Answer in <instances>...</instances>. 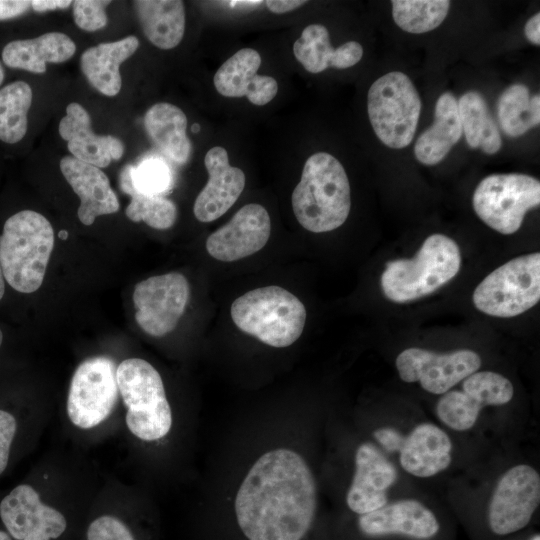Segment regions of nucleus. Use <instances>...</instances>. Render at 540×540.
<instances>
[{"mask_svg":"<svg viewBox=\"0 0 540 540\" xmlns=\"http://www.w3.org/2000/svg\"><path fill=\"white\" fill-rule=\"evenodd\" d=\"M317 507V488L306 461L278 448L251 466L235 497L237 523L248 540H302Z\"/></svg>","mask_w":540,"mask_h":540,"instance_id":"nucleus-1","label":"nucleus"},{"mask_svg":"<svg viewBox=\"0 0 540 540\" xmlns=\"http://www.w3.org/2000/svg\"><path fill=\"white\" fill-rule=\"evenodd\" d=\"M291 203L297 221L310 232L342 226L351 209L350 184L342 164L326 152L308 157Z\"/></svg>","mask_w":540,"mask_h":540,"instance_id":"nucleus-2","label":"nucleus"},{"mask_svg":"<svg viewBox=\"0 0 540 540\" xmlns=\"http://www.w3.org/2000/svg\"><path fill=\"white\" fill-rule=\"evenodd\" d=\"M53 247V228L42 214L15 213L6 220L0 236L4 279L18 292H35L42 285Z\"/></svg>","mask_w":540,"mask_h":540,"instance_id":"nucleus-3","label":"nucleus"},{"mask_svg":"<svg viewBox=\"0 0 540 540\" xmlns=\"http://www.w3.org/2000/svg\"><path fill=\"white\" fill-rule=\"evenodd\" d=\"M461 262L460 249L453 239L430 235L413 258L386 263L381 275L383 294L395 303L429 295L458 274Z\"/></svg>","mask_w":540,"mask_h":540,"instance_id":"nucleus-4","label":"nucleus"},{"mask_svg":"<svg viewBox=\"0 0 540 540\" xmlns=\"http://www.w3.org/2000/svg\"><path fill=\"white\" fill-rule=\"evenodd\" d=\"M230 314L237 328L275 348L292 345L306 322L303 303L276 285L244 293L232 303Z\"/></svg>","mask_w":540,"mask_h":540,"instance_id":"nucleus-5","label":"nucleus"},{"mask_svg":"<svg viewBox=\"0 0 540 540\" xmlns=\"http://www.w3.org/2000/svg\"><path fill=\"white\" fill-rule=\"evenodd\" d=\"M116 381L127 407L125 420L130 432L144 441L166 436L172 412L158 371L143 359L129 358L118 365Z\"/></svg>","mask_w":540,"mask_h":540,"instance_id":"nucleus-6","label":"nucleus"},{"mask_svg":"<svg viewBox=\"0 0 540 540\" xmlns=\"http://www.w3.org/2000/svg\"><path fill=\"white\" fill-rule=\"evenodd\" d=\"M422 102L410 78L399 71L378 78L367 94V112L379 140L393 149L413 140Z\"/></svg>","mask_w":540,"mask_h":540,"instance_id":"nucleus-7","label":"nucleus"},{"mask_svg":"<svg viewBox=\"0 0 540 540\" xmlns=\"http://www.w3.org/2000/svg\"><path fill=\"white\" fill-rule=\"evenodd\" d=\"M540 299V253L516 257L487 275L472 300L481 312L501 318L520 315Z\"/></svg>","mask_w":540,"mask_h":540,"instance_id":"nucleus-8","label":"nucleus"},{"mask_svg":"<svg viewBox=\"0 0 540 540\" xmlns=\"http://www.w3.org/2000/svg\"><path fill=\"white\" fill-rule=\"evenodd\" d=\"M472 204L478 217L493 230L517 232L525 214L540 204V182L527 174H491L477 185Z\"/></svg>","mask_w":540,"mask_h":540,"instance_id":"nucleus-9","label":"nucleus"},{"mask_svg":"<svg viewBox=\"0 0 540 540\" xmlns=\"http://www.w3.org/2000/svg\"><path fill=\"white\" fill-rule=\"evenodd\" d=\"M114 362L105 356L84 360L71 379L67 414L71 422L90 429L109 417L118 398Z\"/></svg>","mask_w":540,"mask_h":540,"instance_id":"nucleus-10","label":"nucleus"},{"mask_svg":"<svg viewBox=\"0 0 540 540\" xmlns=\"http://www.w3.org/2000/svg\"><path fill=\"white\" fill-rule=\"evenodd\" d=\"M540 502L539 473L527 464L508 469L490 498L487 518L491 531L508 535L523 529Z\"/></svg>","mask_w":540,"mask_h":540,"instance_id":"nucleus-11","label":"nucleus"},{"mask_svg":"<svg viewBox=\"0 0 540 540\" xmlns=\"http://www.w3.org/2000/svg\"><path fill=\"white\" fill-rule=\"evenodd\" d=\"M190 296L184 275L170 272L139 282L133 292L135 319L153 337L173 331L182 317Z\"/></svg>","mask_w":540,"mask_h":540,"instance_id":"nucleus-12","label":"nucleus"},{"mask_svg":"<svg viewBox=\"0 0 540 540\" xmlns=\"http://www.w3.org/2000/svg\"><path fill=\"white\" fill-rule=\"evenodd\" d=\"M514 388L509 379L492 371H476L462 380L460 390H449L437 402L438 418L455 431L472 428L483 407L511 401Z\"/></svg>","mask_w":540,"mask_h":540,"instance_id":"nucleus-13","label":"nucleus"},{"mask_svg":"<svg viewBox=\"0 0 540 540\" xmlns=\"http://www.w3.org/2000/svg\"><path fill=\"white\" fill-rule=\"evenodd\" d=\"M395 364L403 381L419 382L425 391L443 395L478 371L481 358L475 351L468 349L435 353L413 347L403 350L397 356Z\"/></svg>","mask_w":540,"mask_h":540,"instance_id":"nucleus-14","label":"nucleus"},{"mask_svg":"<svg viewBox=\"0 0 540 540\" xmlns=\"http://www.w3.org/2000/svg\"><path fill=\"white\" fill-rule=\"evenodd\" d=\"M0 517L15 540H50L66 530L63 514L44 504L36 490L27 484L16 486L0 503Z\"/></svg>","mask_w":540,"mask_h":540,"instance_id":"nucleus-15","label":"nucleus"},{"mask_svg":"<svg viewBox=\"0 0 540 540\" xmlns=\"http://www.w3.org/2000/svg\"><path fill=\"white\" fill-rule=\"evenodd\" d=\"M271 233L270 216L260 204L241 207L228 223L214 231L206 240L210 256L223 262L243 259L260 251Z\"/></svg>","mask_w":540,"mask_h":540,"instance_id":"nucleus-16","label":"nucleus"},{"mask_svg":"<svg viewBox=\"0 0 540 540\" xmlns=\"http://www.w3.org/2000/svg\"><path fill=\"white\" fill-rule=\"evenodd\" d=\"M397 479L394 465L372 443L359 445L355 453V472L346 495L351 511L363 515L387 504V490Z\"/></svg>","mask_w":540,"mask_h":540,"instance_id":"nucleus-17","label":"nucleus"},{"mask_svg":"<svg viewBox=\"0 0 540 540\" xmlns=\"http://www.w3.org/2000/svg\"><path fill=\"white\" fill-rule=\"evenodd\" d=\"M209 178L195 199L193 212L200 222H211L225 214L245 188L244 172L230 165L228 153L220 146L212 147L204 157Z\"/></svg>","mask_w":540,"mask_h":540,"instance_id":"nucleus-18","label":"nucleus"},{"mask_svg":"<svg viewBox=\"0 0 540 540\" xmlns=\"http://www.w3.org/2000/svg\"><path fill=\"white\" fill-rule=\"evenodd\" d=\"M259 52L243 48L228 58L213 77L217 92L225 97L247 99L256 106L268 104L278 92L277 81L257 73L261 65Z\"/></svg>","mask_w":540,"mask_h":540,"instance_id":"nucleus-19","label":"nucleus"},{"mask_svg":"<svg viewBox=\"0 0 540 540\" xmlns=\"http://www.w3.org/2000/svg\"><path fill=\"white\" fill-rule=\"evenodd\" d=\"M58 130L74 158L98 168L107 167L112 160H119L124 153V145L120 139L93 132L90 115L77 102L66 107V115L60 120Z\"/></svg>","mask_w":540,"mask_h":540,"instance_id":"nucleus-20","label":"nucleus"},{"mask_svg":"<svg viewBox=\"0 0 540 540\" xmlns=\"http://www.w3.org/2000/svg\"><path fill=\"white\" fill-rule=\"evenodd\" d=\"M60 169L80 198L77 215L84 225H91L98 216L113 214L119 210L117 195L100 168L73 156H65L60 161Z\"/></svg>","mask_w":540,"mask_h":540,"instance_id":"nucleus-21","label":"nucleus"},{"mask_svg":"<svg viewBox=\"0 0 540 540\" xmlns=\"http://www.w3.org/2000/svg\"><path fill=\"white\" fill-rule=\"evenodd\" d=\"M360 530L370 536L402 534L416 539H428L439 531L434 513L421 502L403 499L360 515Z\"/></svg>","mask_w":540,"mask_h":540,"instance_id":"nucleus-22","label":"nucleus"},{"mask_svg":"<svg viewBox=\"0 0 540 540\" xmlns=\"http://www.w3.org/2000/svg\"><path fill=\"white\" fill-rule=\"evenodd\" d=\"M451 450L452 443L445 431L432 423H422L403 437L399 462L407 473L428 478L450 465Z\"/></svg>","mask_w":540,"mask_h":540,"instance_id":"nucleus-23","label":"nucleus"},{"mask_svg":"<svg viewBox=\"0 0 540 540\" xmlns=\"http://www.w3.org/2000/svg\"><path fill=\"white\" fill-rule=\"evenodd\" d=\"M293 53L305 70L317 74L329 67L346 69L354 66L361 60L363 48L356 41L333 48L327 28L320 24H311L294 42Z\"/></svg>","mask_w":540,"mask_h":540,"instance_id":"nucleus-24","label":"nucleus"},{"mask_svg":"<svg viewBox=\"0 0 540 540\" xmlns=\"http://www.w3.org/2000/svg\"><path fill=\"white\" fill-rule=\"evenodd\" d=\"M138 47L139 40L133 35L92 46L81 55V70L96 90L109 97L115 96L122 85L119 67Z\"/></svg>","mask_w":540,"mask_h":540,"instance_id":"nucleus-25","label":"nucleus"},{"mask_svg":"<svg viewBox=\"0 0 540 540\" xmlns=\"http://www.w3.org/2000/svg\"><path fill=\"white\" fill-rule=\"evenodd\" d=\"M76 51L73 40L64 33L50 32L36 38L9 42L2 51V60L8 67L41 74L46 63H62Z\"/></svg>","mask_w":540,"mask_h":540,"instance_id":"nucleus-26","label":"nucleus"},{"mask_svg":"<svg viewBox=\"0 0 540 540\" xmlns=\"http://www.w3.org/2000/svg\"><path fill=\"white\" fill-rule=\"evenodd\" d=\"M462 134L457 100L452 93L445 92L436 102L433 124L416 141V159L428 166L438 164L458 143Z\"/></svg>","mask_w":540,"mask_h":540,"instance_id":"nucleus-27","label":"nucleus"},{"mask_svg":"<svg viewBox=\"0 0 540 540\" xmlns=\"http://www.w3.org/2000/svg\"><path fill=\"white\" fill-rule=\"evenodd\" d=\"M146 38L162 50L175 48L185 32V8L179 0L133 2Z\"/></svg>","mask_w":540,"mask_h":540,"instance_id":"nucleus-28","label":"nucleus"},{"mask_svg":"<svg viewBox=\"0 0 540 540\" xmlns=\"http://www.w3.org/2000/svg\"><path fill=\"white\" fill-rule=\"evenodd\" d=\"M144 126L151 140L173 161L185 164L191 154L187 136V117L177 106L160 102L151 106L144 116Z\"/></svg>","mask_w":540,"mask_h":540,"instance_id":"nucleus-29","label":"nucleus"},{"mask_svg":"<svg viewBox=\"0 0 540 540\" xmlns=\"http://www.w3.org/2000/svg\"><path fill=\"white\" fill-rule=\"evenodd\" d=\"M457 103L462 132L469 147L480 148L486 154L497 153L502 146V138L484 97L476 91H469Z\"/></svg>","mask_w":540,"mask_h":540,"instance_id":"nucleus-30","label":"nucleus"},{"mask_svg":"<svg viewBox=\"0 0 540 540\" xmlns=\"http://www.w3.org/2000/svg\"><path fill=\"white\" fill-rule=\"evenodd\" d=\"M498 121L509 137H519L540 123V96L530 97L524 84L506 88L497 102Z\"/></svg>","mask_w":540,"mask_h":540,"instance_id":"nucleus-31","label":"nucleus"},{"mask_svg":"<svg viewBox=\"0 0 540 540\" xmlns=\"http://www.w3.org/2000/svg\"><path fill=\"white\" fill-rule=\"evenodd\" d=\"M131 165H127L120 174V186L131 198L125 213L134 222H145L148 226L165 230L172 227L177 218L176 205L161 195H149L137 191L131 184Z\"/></svg>","mask_w":540,"mask_h":540,"instance_id":"nucleus-32","label":"nucleus"},{"mask_svg":"<svg viewBox=\"0 0 540 540\" xmlns=\"http://www.w3.org/2000/svg\"><path fill=\"white\" fill-rule=\"evenodd\" d=\"M32 89L24 81H15L0 89V140L14 144L23 139L28 127Z\"/></svg>","mask_w":540,"mask_h":540,"instance_id":"nucleus-33","label":"nucleus"},{"mask_svg":"<svg viewBox=\"0 0 540 540\" xmlns=\"http://www.w3.org/2000/svg\"><path fill=\"white\" fill-rule=\"evenodd\" d=\"M391 3L397 26L413 34L426 33L440 26L450 8L447 0H393Z\"/></svg>","mask_w":540,"mask_h":540,"instance_id":"nucleus-34","label":"nucleus"},{"mask_svg":"<svg viewBox=\"0 0 540 540\" xmlns=\"http://www.w3.org/2000/svg\"><path fill=\"white\" fill-rule=\"evenodd\" d=\"M131 184L139 192L163 196L172 187V174L167 164L156 157H149L137 166L131 165Z\"/></svg>","mask_w":540,"mask_h":540,"instance_id":"nucleus-35","label":"nucleus"},{"mask_svg":"<svg viewBox=\"0 0 540 540\" xmlns=\"http://www.w3.org/2000/svg\"><path fill=\"white\" fill-rule=\"evenodd\" d=\"M72 3L74 22L80 29L93 32L106 26L108 18L105 9L110 1L77 0Z\"/></svg>","mask_w":540,"mask_h":540,"instance_id":"nucleus-36","label":"nucleus"},{"mask_svg":"<svg viewBox=\"0 0 540 540\" xmlns=\"http://www.w3.org/2000/svg\"><path fill=\"white\" fill-rule=\"evenodd\" d=\"M87 540H135L129 528L117 517L103 515L91 522Z\"/></svg>","mask_w":540,"mask_h":540,"instance_id":"nucleus-37","label":"nucleus"},{"mask_svg":"<svg viewBox=\"0 0 540 540\" xmlns=\"http://www.w3.org/2000/svg\"><path fill=\"white\" fill-rule=\"evenodd\" d=\"M17 429L15 417L0 409V475L7 467L10 448Z\"/></svg>","mask_w":540,"mask_h":540,"instance_id":"nucleus-38","label":"nucleus"},{"mask_svg":"<svg viewBox=\"0 0 540 540\" xmlns=\"http://www.w3.org/2000/svg\"><path fill=\"white\" fill-rule=\"evenodd\" d=\"M376 441L387 452H398L404 435L392 427H382L374 432Z\"/></svg>","mask_w":540,"mask_h":540,"instance_id":"nucleus-39","label":"nucleus"},{"mask_svg":"<svg viewBox=\"0 0 540 540\" xmlns=\"http://www.w3.org/2000/svg\"><path fill=\"white\" fill-rule=\"evenodd\" d=\"M31 6L26 0H0V21L15 18L24 14Z\"/></svg>","mask_w":540,"mask_h":540,"instance_id":"nucleus-40","label":"nucleus"},{"mask_svg":"<svg viewBox=\"0 0 540 540\" xmlns=\"http://www.w3.org/2000/svg\"><path fill=\"white\" fill-rule=\"evenodd\" d=\"M269 11L282 14L293 11L306 3L302 0H267L264 2Z\"/></svg>","mask_w":540,"mask_h":540,"instance_id":"nucleus-41","label":"nucleus"},{"mask_svg":"<svg viewBox=\"0 0 540 540\" xmlns=\"http://www.w3.org/2000/svg\"><path fill=\"white\" fill-rule=\"evenodd\" d=\"M524 32L531 43L540 44V13H536L526 22Z\"/></svg>","mask_w":540,"mask_h":540,"instance_id":"nucleus-42","label":"nucleus"},{"mask_svg":"<svg viewBox=\"0 0 540 540\" xmlns=\"http://www.w3.org/2000/svg\"><path fill=\"white\" fill-rule=\"evenodd\" d=\"M72 4V1L62 0H34L31 1V7L36 12H45L49 10L65 9Z\"/></svg>","mask_w":540,"mask_h":540,"instance_id":"nucleus-43","label":"nucleus"},{"mask_svg":"<svg viewBox=\"0 0 540 540\" xmlns=\"http://www.w3.org/2000/svg\"><path fill=\"white\" fill-rule=\"evenodd\" d=\"M5 291L4 276L0 265V300L2 299Z\"/></svg>","mask_w":540,"mask_h":540,"instance_id":"nucleus-44","label":"nucleus"},{"mask_svg":"<svg viewBox=\"0 0 540 540\" xmlns=\"http://www.w3.org/2000/svg\"><path fill=\"white\" fill-rule=\"evenodd\" d=\"M0 540H11V537L8 533L0 530Z\"/></svg>","mask_w":540,"mask_h":540,"instance_id":"nucleus-45","label":"nucleus"},{"mask_svg":"<svg viewBox=\"0 0 540 540\" xmlns=\"http://www.w3.org/2000/svg\"><path fill=\"white\" fill-rule=\"evenodd\" d=\"M59 237L62 239V240H65L67 237H68V232L66 230H61L59 232Z\"/></svg>","mask_w":540,"mask_h":540,"instance_id":"nucleus-46","label":"nucleus"},{"mask_svg":"<svg viewBox=\"0 0 540 540\" xmlns=\"http://www.w3.org/2000/svg\"><path fill=\"white\" fill-rule=\"evenodd\" d=\"M3 80H4V70H3L2 65L0 63V85L2 84Z\"/></svg>","mask_w":540,"mask_h":540,"instance_id":"nucleus-47","label":"nucleus"},{"mask_svg":"<svg viewBox=\"0 0 540 540\" xmlns=\"http://www.w3.org/2000/svg\"><path fill=\"white\" fill-rule=\"evenodd\" d=\"M531 540H540V536L537 534L531 538Z\"/></svg>","mask_w":540,"mask_h":540,"instance_id":"nucleus-48","label":"nucleus"},{"mask_svg":"<svg viewBox=\"0 0 540 540\" xmlns=\"http://www.w3.org/2000/svg\"><path fill=\"white\" fill-rule=\"evenodd\" d=\"M2 341H3V333H2V331H1V329H0V346H1V344H2Z\"/></svg>","mask_w":540,"mask_h":540,"instance_id":"nucleus-49","label":"nucleus"}]
</instances>
